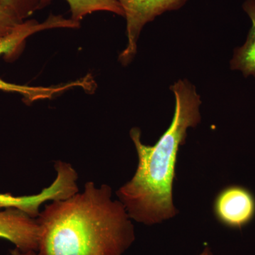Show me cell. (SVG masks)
<instances>
[{
  "label": "cell",
  "mask_w": 255,
  "mask_h": 255,
  "mask_svg": "<svg viewBox=\"0 0 255 255\" xmlns=\"http://www.w3.org/2000/svg\"><path fill=\"white\" fill-rule=\"evenodd\" d=\"M38 255H123L135 240L125 206L112 188L93 182L41 211Z\"/></svg>",
  "instance_id": "1"
},
{
  "label": "cell",
  "mask_w": 255,
  "mask_h": 255,
  "mask_svg": "<svg viewBox=\"0 0 255 255\" xmlns=\"http://www.w3.org/2000/svg\"><path fill=\"white\" fill-rule=\"evenodd\" d=\"M170 90L175 97L172 123L152 146L142 143L138 128L130 130L138 164L132 179L117 191L132 221L147 226L177 216L172 189L178 152L185 143L188 128L201 122V101L195 87L187 80H180Z\"/></svg>",
  "instance_id": "2"
},
{
  "label": "cell",
  "mask_w": 255,
  "mask_h": 255,
  "mask_svg": "<svg viewBox=\"0 0 255 255\" xmlns=\"http://www.w3.org/2000/svg\"><path fill=\"white\" fill-rule=\"evenodd\" d=\"M80 23L73 21L71 18H66L62 15L50 14L43 22H38L35 19L25 20L14 28L9 35L0 41V56L2 55L11 57L21 49L26 38L37 32L51 28H78ZM81 87L86 91L93 90L95 85L90 75L75 82L65 85L53 87H31L27 85H16L10 83L0 78V90L12 92L22 95L28 103L46 99H51L55 95L61 93L69 89Z\"/></svg>",
  "instance_id": "3"
},
{
  "label": "cell",
  "mask_w": 255,
  "mask_h": 255,
  "mask_svg": "<svg viewBox=\"0 0 255 255\" xmlns=\"http://www.w3.org/2000/svg\"><path fill=\"white\" fill-rule=\"evenodd\" d=\"M56 177L49 187L34 195L15 196L0 193V211L14 208L36 219L46 202L66 199L78 192V174L71 164L58 160L55 163Z\"/></svg>",
  "instance_id": "4"
},
{
  "label": "cell",
  "mask_w": 255,
  "mask_h": 255,
  "mask_svg": "<svg viewBox=\"0 0 255 255\" xmlns=\"http://www.w3.org/2000/svg\"><path fill=\"white\" fill-rule=\"evenodd\" d=\"M127 20V46L119 55V60L126 66L137 53L140 32L146 23L153 21L166 11L182 7L187 0H117Z\"/></svg>",
  "instance_id": "5"
},
{
  "label": "cell",
  "mask_w": 255,
  "mask_h": 255,
  "mask_svg": "<svg viewBox=\"0 0 255 255\" xmlns=\"http://www.w3.org/2000/svg\"><path fill=\"white\" fill-rule=\"evenodd\" d=\"M214 212L216 219L227 227H244L254 218L255 197L245 187L230 186L224 188L215 199Z\"/></svg>",
  "instance_id": "6"
},
{
  "label": "cell",
  "mask_w": 255,
  "mask_h": 255,
  "mask_svg": "<svg viewBox=\"0 0 255 255\" xmlns=\"http://www.w3.org/2000/svg\"><path fill=\"white\" fill-rule=\"evenodd\" d=\"M0 238L21 252L38 251L39 226L36 219L17 209L0 211Z\"/></svg>",
  "instance_id": "7"
},
{
  "label": "cell",
  "mask_w": 255,
  "mask_h": 255,
  "mask_svg": "<svg viewBox=\"0 0 255 255\" xmlns=\"http://www.w3.org/2000/svg\"><path fill=\"white\" fill-rule=\"evenodd\" d=\"M243 9L251 18L252 26L246 43L235 50L231 66L233 70H241L245 77H255V0H246Z\"/></svg>",
  "instance_id": "8"
},
{
  "label": "cell",
  "mask_w": 255,
  "mask_h": 255,
  "mask_svg": "<svg viewBox=\"0 0 255 255\" xmlns=\"http://www.w3.org/2000/svg\"><path fill=\"white\" fill-rule=\"evenodd\" d=\"M52 0H40V9ZM70 6L71 18L80 23L87 15L96 11H109L124 16V11L117 0H65Z\"/></svg>",
  "instance_id": "9"
},
{
  "label": "cell",
  "mask_w": 255,
  "mask_h": 255,
  "mask_svg": "<svg viewBox=\"0 0 255 255\" xmlns=\"http://www.w3.org/2000/svg\"><path fill=\"white\" fill-rule=\"evenodd\" d=\"M2 5L23 21L40 9V0H0Z\"/></svg>",
  "instance_id": "10"
},
{
  "label": "cell",
  "mask_w": 255,
  "mask_h": 255,
  "mask_svg": "<svg viewBox=\"0 0 255 255\" xmlns=\"http://www.w3.org/2000/svg\"><path fill=\"white\" fill-rule=\"evenodd\" d=\"M22 21L2 5L0 4V41L9 35Z\"/></svg>",
  "instance_id": "11"
},
{
  "label": "cell",
  "mask_w": 255,
  "mask_h": 255,
  "mask_svg": "<svg viewBox=\"0 0 255 255\" xmlns=\"http://www.w3.org/2000/svg\"><path fill=\"white\" fill-rule=\"evenodd\" d=\"M11 255H38L36 251L21 252L16 249L11 253Z\"/></svg>",
  "instance_id": "12"
},
{
  "label": "cell",
  "mask_w": 255,
  "mask_h": 255,
  "mask_svg": "<svg viewBox=\"0 0 255 255\" xmlns=\"http://www.w3.org/2000/svg\"><path fill=\"white\" fill-rule=\"evenodd\" d=\"M199 255H214V254H213L210 247L206 246V248H204V251L201 252Z\"/></svg>",
  "instance_id": "13"
}]
</instances>
